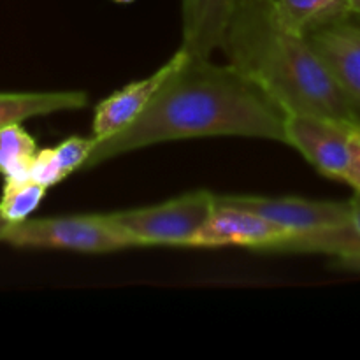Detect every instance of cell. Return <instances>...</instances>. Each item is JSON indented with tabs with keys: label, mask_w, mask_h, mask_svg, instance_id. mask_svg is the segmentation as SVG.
I'll return each instance as SVG.
<instances>
[{
	"label": "cell",
	"mask_w": 360,
	"mask_h": 360,
	"mask_svg": "<svg viewBox=\"0 0 360 360\" xmlns=\"http://www.w3.org/2000/svg\"><path fill=\"white\" fill-rule=\"evenodd\" d=\"M288 115L231 63L190 55L130 127L95 143L84 169L169 141L257 137L287 144Z\"/></svg>",
	"instance_id": "6da1fadb"
},
{
	"label": "cell",
	"mask_w": 360,
	"mask_h": 360,
	"mask_svg": "<svg viewBox=\"0 0 360 360\" xmlns=\"http://www.w3.org/2000/svg\"><path fill=\"white\" fill-rule=\"evenodd\" d=\"M221 49L229 63L259 84L288 116L360 120L357 105L308 37L281 23L276 0H239Z\"/></svg>",
	"instance_id": "7a4b0ae2"
},
{
	"label": "cell",
	"mask_w": 360,
	"mask_h": 360,
	"mask_svg": "<svg viewBox=\"0 0 360 360\" xmlns=\"http://www.w3.org/2000/svg\"><path fill=\"white\" fill-rule=\"evenodd\" d=\"M2 241L16 248L69 250L79 253H111L137 248L109 214L35 218L7 224Z\"/></svg>",
	"instance_id": "3957f363"
},
{
	"label": "cell",
	"mask_w": 360,
	"mask_h": 360,
	"mask_svg": "<svg viewBox=\"0 0 360 360\" xmlns=\"http://www.w3.org/2000/svg\"><path fill=\"white\" fill-rule=\"evenodd\" d=\"M217 207V195L207 190L183 193L148 207L108 213L137 246H186L190 248Z\"/></svg>",
	"instance_id": "277c9868"
},
{
	"label": "cell",
	"mask_w": 360,
	"mask_h": 360,
	"mask_svg": "<svg viewBox=\"0 0 360 360\" xmlns=\"http://www.w3.org/2000/svg\"><path fill=\"white\" fill-rule=\"evenodd\" d=\"M352 123L319 116H288L287 144L320 174L347 183L354 164Z\"/></svg>",
	"instance_id": "5b68a950"
},
{
	"label": "cell",
	"mask_w": 360,
	"mask_h": 360,
	"mask_svg": "<svg viewBox=\"0 0 360 360\" xmlns=\"http://www.w3.org/2000/svg\"><path fill=\"white\" fill-rule=\"evenodd\" d=\"M217 202L243 207L260 214L278 227L285 229L290 236L336 227L350 218V200L329 202V200H311L301 197L217 195Z\"/></svg>",
	"instance_id": "8992f818"
},
{
	"label": "cell",
	"mask_w": 360,
	"mask_h": 360,
	"mask_svg": "<svg viewBox=\"0 0 360 360\" xmlns=\"http://www.w3.org/2000/svg\"><path fill=\"white\" fill-rule=\"evenodd\" d=\"M190 53L179 48L164 65L155 70L151 76L144 79L134 81L122 90L115 91L104 101H101L95 108L94 123H91V136L98 141L112 137L122 132L127 127L132 125L150 105L157 91L164 86L165 81L185 63Z\"/></svg>",
	"instance_id": "52a82bcc"
},
{
	"label": "cell",
	"mask_w": 360,
	"mask_h": 360,
	"mask_svg": "<svg viewBox=\"0 0 360 360\" xmlns=\"http://www.w3.org/2000/svg\"><path fill=\"white\" fill-rule=\"evenodd\" d=\"M287 238H290V234L285 229L278 227L260 214L217 202L213 214L193 239L190 248L245 246L266 253L267 248Z\"/></svg>",
	"instance_id": "ba28073f"
},
{
	"label": "cell",
	"mask_w": 360,
	"mask_h": 360,
	"mask_svg": "<svg viewBox=\"0 0 360 360\" xmlns=\"http://www.w3.org/2000/svg\"><path fill=\"white\" fill-rule=\"evenodd\" d=\"M308 41L360 111V23L348 16L309 34Z\"/></svg>",
	"instance_id": "9c48e42d"
},
{
	"label": "cell",
	"mask_w": 360,
	"mask_h": 360,
	"mask_svg": "<svg viewBox=\"0 0 360 360\" xmlns=\"http://www.w3.org/2000/svg\"><path fill=\"white\" fill-rule=\"evenodd\" d=\"M239 0H183L181 48L195 58H210L221 48Z\"/></svg>",
	"instance_id": "30bf717a"
},
{
	"label": "cell",
	"mask_w": 360,
	"mask_h": 360,
	"mask_svg": "<svg viewBox=\"0 0 360 360\" xmlns=\"http://www.w3.org/2000/svg\"><path fill=\"white\" fill-rule=\"evenodd\" d=\"M88 105L86 91H7L0 94V129L35 116L79 111Z\"/></svg>",
	"instance_id": "8fae6325"
},
{
	"label": "cell",
	"mask_w": 360,
	"mask_h": 360,
	"mask_svg": "<svg viewBox=\"0 0 360 360\" xmlns=\"http://www.w3.org/2000/svg\"><path fill=\"white\" fill-rule=\"evenodd\" d=\"M276 13L288 30L304 37L354 14L350 0H276Z\"/></svg>",
	"instance_id": "7c38bea8"
},
{
	"label": "cell",
	"mask_w": 360,
	"mask_h": 360,
	"mask_svg": "<svg viewBox=\"0 0 360 360\" xmlns=\"http://www.w3.org/2000/svg\"><path fill=\"white\" fill-rule=\"evenodd\" d=\"M37 151V143L21 127V123H13L0 129V174L4 179H30L28 172Z\"/></svg>",
	"instance_id": "4fadbf2b"
},
{
	"label": "cell",
	"mask_w": 360,
	"mask_h": 360,
	"mask_svg": "<svg viewBox=\"0 0 360 360\" xmlns=\"http://www.w3.org/2000/svg\"><path fill=\"white\" fill-rule=\"evenodd\" d=\"M46 192L48 188L34 179L6 181L0 199V213L9 224L27 220L42 202Z\"/></svg>",
	"instance_id": "5bb4252c"
},
{
	"label": "cell",
	"mask_w": 360,
	"mask_h": 360,
	"mask_svg": "<svg viewBox=\"0 0 360 360\" xmlns=\"http://www.w3.org/2000/svg\"><path fill=\"white\" fill-rule=\"evenodd\" d=\"M95 143H97V139H95L94 136H72L69 137V139L62 141L58 146L51 148L55 164L63 179L69 178V176L72 174L74 171H77V169H84L91 151H94Z\"/></svg>",
	"instance_id": "9a60e30c"
},
{
	"label": "cell",
	"mask_w": 360,
	"mask_h": 360,
	"mask_svg": "<svg viewBox=\"0 0 360 360\" xmlns=\"http://www.w3.org/2000/svg\"><path fill=\"white\" fill-rule=\"evenodd\" d=\"M354 123H352V132H354V164H352V171L347 183L355 192L360 193V134L355 130Z\"/></svg>",
	"instance_id": "2e32d148"
},
{
	"label": "cell",
	"mask_w": 360,
	"mask_h": 360,
	"mask_svg": "<svg viewBox=\"0 0 360 360\" xmlns=\"http://www.w3.org/2000/svg\"><path fill=\"white\" fill-rule=\"evenodd\" d=\"M334 266L338 269L348 271V273H359L360 274V252L359 253H350V255H341L336 257L334 260Z\"/></svg>",
	"instance_id": "e0dca14e"
},
{
	"label": "cell",
	"mask_w": 360,
	"mask_h": 360,
	"mask_svg": "<svg viewBox=\"0 0 360 360\" xmlns=\"http://www.w3.org/2000/svg\"><path fill=\"white\" fill-rule=\"evenodd\" d=\"M348 224L360 236V193H355L354 199L350 200V218Z\"/></svg>",
	"instance_id": "ac0fdd59"
},
{
	"label": "cell",
	"mask_w": 360,
	"mask_h": 360,
	"mask_svg": "<svg viewBox=\"0 0 360 360\" xmlns=\"http://www.w3.org/2000/svg\"><path fill=\"white\" fill-rule=\"evenodd\" d=\"M350 7H352V13L359 14L360 16V0H350Z\"/></svg>",
	"instance_id": "d6986e66"
},
{
	"label": "cell",
	"mask_w": 360,
	"mask_h": 360,
	"mask_svg": "<svg viewBox=\"0 0 360 360\" xmlns=\"http://www.w3.org/2000/svg\"><path fill=\"white\" fill-rule=\"evenodd\" d=\"M7 224H9V221H7L6 218L2 217V213H0V241H2V234H4V231H6Z\"/></svg>",
	"instance_id": "ffe728a7"
},
{
	"label": "cell",
	"mask_w": 360,
	"mask_h": 360,
	"mask_svg": "<svg viewBox=\"0 0 360 360\" xmlns=\"http://www.w3.org/2000/svg\"><path fill=\"white\" fill-rule=\"evenodd\" d=\"M112 2H116V4H130V2H134V0H112Z\"/></svg>",
	"instance_id": "44dd1931"
},
{
	"label": "cell",
	"mask_w": 360,
	"mask_h": 360,
	"mask_svg": "<svg viewBox=\"0 0 360 360\" xmlns=\"http://www.w3.org/2000/svg\"><path fill=\"white\" fill-rule=\"evenodd\" d=\"M354 127H355V130H357V132L360 134V120H359V122L354 123Z\"/></svg>",
	"instance_id": "7402d4cb"
}]
</instances>
